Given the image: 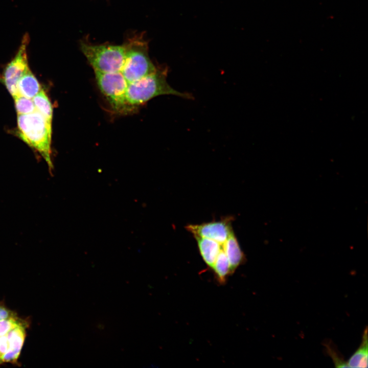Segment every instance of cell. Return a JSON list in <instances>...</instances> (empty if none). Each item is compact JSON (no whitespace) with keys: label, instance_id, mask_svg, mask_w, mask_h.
<instances>
[{"label":"cell","instance_id":"obj_1","mask_svg":"<svg viewBox=\"0 0 368 368\" xmlns=\"http://www.w3.org/2000/svg\"><path fill=\"white\" fill-rule=\"evenodd\" d=\"M17 135L44 159L50 170L51 160L52 124L37 111L17 114Z\"/></svg>","mask_w":368,"mask_h":368},{"label":"cell","instance_id":"obj_2","mask_svg":"<svg viewBox=\"0 0 368 368\" xmlns=\"http://www.w3.org/2000/svg\"><path fill=\"white\" fill-rule=\"evenodd\" d=\"M167 70L156 69L154 73L128 83L126 93L128 104L134 109L162 95H174L187 99L193 98L191 94L179 91L171 87L167 82Z\"/></svg>","mask_w":368,"mask_h":368},{"label":"cell","instance_id":"obj_3","mask_svg":"<svg viewBox=\"0 0 368 368\" xmlns=\"http://www.w3.org/2000/svg\"><path fill=\"white\" fill-rule=\"evenodd\" d=\"M80 48L94 72H121L126 57L125 45H96L81 42Z\"/></svg>","mask_w":368,"mask_h":368},{"label":"cell","instance_id":"obj_4","mask_svg":"<svg viewBox=\"0 0 368 368\" xmlns=\"http://www.w3.org/2000/svg\"><path fill=\"white\" fill-rule=\"evenodd\" d=\"M98 86L114 111L126 113L133 109L127 103L126 93L128 83L121 72H95Z\"/></svg>","mask_w":368,"mask_h":368},{"label":"cell","instance_id":"obj_5","mask_svg":"<svg viewBox=\"0 0 368 368\" xmlns=\"http://www.w3.org/2000/svg\"><path fill=\"white\" fill-rule=\"evenodd\" d=\"M125 47L126 57L121 72L128 83L156 71V68L148 56L147 45L143 41H131Z\"/></svg>","mask_w":368,"mask_h":368},{"label":"cell","instance_id":"obj_6","mask_svg":"<svg viewBox=\"0 0 368 368\" xmlns=\"http://www.w3.org/2000/svg\"><path fill=\"white\" fill-rule=\"evenodd\" d=\"M28 42L29 37L26 34L16 54L8 63L4 71V84L13 98L18 95L17 85L19 79L30 70L27 53Z\"/></svg>","mask_w":368,"mask_h":368},{"label":"cell","instance_id":"obj_7","mask_svg":"<svg viewBox=\"0 0 368 368\" xmlns=\"http://www.w3.org/2000/svg\"><path fill=\"white\" fill-rule=\"evenodd\" d=\"M232 221V217L226 216L217 221L213 220L199 224H188L186 228L194 237L207 238L223 243L234 233Z\"/></svg>","mask_w":368,"mask_h":368},{"label":"cell","instance_id":"obj_8","mask_svg":"<svg viewBox=\"0 0 368 368\" xmlns=\"http://www.w3.org/2000/svg\"><path fill=\"white\" fill-rule=\"evenodd\" d=\"M28 323L24 322L17 325L11 330L7 334L8 349L3 356V363L17 364L26 336V329Z\"/></svg>","mask_w":368,"mask_h":368},{"label":"cell","instance_id":"obj_9","mask_svg":"<svg viewBox=\"0 0 368 368\" xmlns=\"http://www.w3.org/2000/svg\"><path fill=\"white\" fill-rule=\"evenodd\" d=\"M197 243L200 254L205 264L212 268L217 257L223 249V243H220L212 239L194 237Z\"/></svg>","mask_w":368,"mask_h":368},{"label":"cell","instance_id":"obj_10","mask_svg":"<svg viewBox=\"0 0 368 368\" xmlns=\"http://www.w3.org/2000/svg\"><path fill=\"white\" fill-rule=\"evenodd\" d=\"M223 248L228 260L232 273L245 261V258L234 232L223 243Z\"/></svg>","mask_w":368,"mask_h":368},{"label":"cell","instance_id":"obj_11","mask_svg":"<svg viewBox=\"0 0 368 368\" xmlns=\"http://www.w3.org/2000/svg\"><path fill=\"white\" fill-rule=\"evenodd\" d=\"M18 95L32 99L41 90V86L36 77L29 70L19 79Z\"/></svg>","mask_w":368,"mask_h":368},{"label":"cell","instance_id":"obj_12","mask_svg":"<svg viewBox=\"0 0 368 368\" xmlns=\"http://www.w3.org/2000/svg\"><path fill=\"white\" fill-rule=\"evenodd\" d=\"M367 328L363 331L359 348L349 358V367H367L368 357Z\"/></svg>","mask_w":368,"mask_h":368},{"label":"cell","instance_id":"obj_13","mask_svg":"<svg viewBox=\"0 0 368 368\" xmlns=\"http://www.w3.org/2000/svg\"><path fill=\"white\" fill-rule=\"evenodd\" d=\"M32 100L36 110L39 112L48 122L52 124L53 106L44 91L41 89Z\"/></svg>","mask_w":368,"mask_h":368},{"label":"cell","instance_id":"obj_14","mask_svg":"<svg viewBox=\"0 0 368 368\" xmlns=\"http://www.w3.org/2000/svg\"><path fill=\"white\" fill-rule=\"evenodd\" d=\"M212 269L221 283H224L227 275L231 273L229 263L223 248L218 254Z\"/></svg>","mask_w":368,"mask_h":368},{"label":"cell","instance_id":"obj_15","mask_svg":"<svg viewBox=\"0 0 368 368\" xmlns=\"http://www.w3.org/2000/svg\"><path fill=\"white\" fill-rule=\"evenodd\" d=\"M13 98L17 114H28L36 111L32 99L19 95L15 96Z\"/></svg>","mask_w":368,"mask_h":368},{"label":"cell","instance_id":"obj_16","mask_svg":"<svg viewBox=\"0 0 368 368\" xmlns=\"http://www.w3.org/2000/svg\"><path fill=\"white\" fill-rule=\"evenodd\" d=\"M327 353L332 358L335 367H349L348 362L344 360L342 356L337 350L335 345L331 341H327L324 343Z\"/></svg>","mask_w":368,"mask_h":368},{"label":"cell","instance_id":"obj_17","mask_svg":"<svg viewBox=\"0 0 368 368\" xmlns=\"http://www.w3.org/2000/svg\"><path fill=\"white\" fill-rule=\"evenodd\" d=\"M25 320L17 316L0 320V336L7 335L11 330Z\"/></svg>","mask_w":368,"mask_h":368},{"label":"cell","instance_id":"obj_18","mask_svg":"<svg viewBox=\"0 0 368 368\" xmlns=\"http://www.w3.org/2000/svg\"><path fill=\"white\" fill-rule=\"evenodd\" d=\"M17 316L16 314L9 309L3 303L0 302V320Z\"/></svg>","mask_w":368,"mask_h":368},{"label":"cell","instance_id":"obj_19","mask_svg":"<svg viewBox=\"0 0 368 368\" xmlns=\"http://www.w3.org/2000/svg\"><path fill=\"white\" fill-rule=\"evenodd\" d=\"M8 349L7 335L0 336V358L2 359Z\"/></svg>","mask_w":368,"mask_h":368},{"label":"cell","instance_id":"obj_20","mask_svg":"<svg viewBox=\"0 0 368 368\" xmlns=\"http://www.w3.org/2000/svg\"><path fill=\"white\" fill-rule=\"evenodd\" d=\"M3 363V360L1 358H0V364Z\"/></svg>","mask_w":368,"mask_h":368}]
</instances>
